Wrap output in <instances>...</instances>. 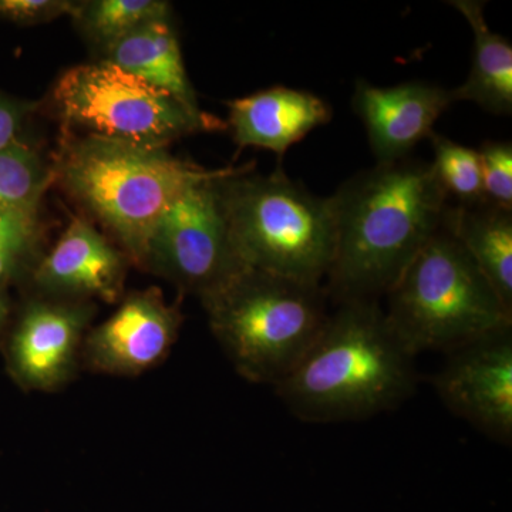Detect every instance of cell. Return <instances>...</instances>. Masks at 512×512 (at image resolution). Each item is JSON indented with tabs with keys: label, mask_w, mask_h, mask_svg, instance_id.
I'll use <instances>...</instances> for the list:
<instances>
[{
	"label": "cell",
	"mask_w": 512,
	"mask_h": 512,
	"mask_svg": "<svg viewBox=\"0 0 512 512\" xmlns=\"http://www.w3.org/2000/svg\"><path fill=\"white\" fill-rule=\"evenodd\" d=\"M329 200L335 252L325 291L336 305L386 296L448 207L431 163L410 157L360 171Z\"/></svg>",
	"instance_id": "1"
},
{
	"label": "cell",
	"mask_w": 512,
	"mask_h": 512,
	"mask_svg": "<svg viewBox=\"0 0 512 512\" xmlns=\"http://www.w3.org/2000/svg\"><path fill=\"white\" fill-rule=\"evenodd\" d=\"M414 359L379 302L340 303L274 389L303 423L372 419L402 406L416 392Z\"/></svg>",
	"instance_id": "2"
},
{
	"label": "cell",
	"mask_w": 512,
	"mask_h": 512,
	"mask_svg": "<svg viewBox=\"0 0 512 512\" xmlns=\"http://www.w3.org/2000/svg\"><path fill=\"white\" fill-rule=\"evenodd\" d=\"M215 171L185 163L167 148L79 134L63 140L53 167L55 181L140 268L164 212L188 187Z\"/></svg>",
	"instance_id": "3"
},
{
	"label": "cell",
	"mask_w": 512,
	"mask_h": 512,
	"mask_svg": "<svg viewBox=\"0 0 512 512\" xmlns=\"http://www.w3.org/2000/svg\"><path fill=\"white\" fill-rule=\"evenodd\" d=\"M232 244L255 271L322 285L335 252V221L328 198L312 194L276 168L255 173L232 167L218 181Z\"/></svg>",
	"instance_id": "4"
},
{
	"label": "cell",
	"mask_w": 512,
	"mask_h": 512,
	"mask_svg": "<svg viewBox=\"0 0 512 512\" xmlns=\"http://www.w3.org/2000/svg\"><path fill=\"white\" fill-rule=\"evenodd\" d=\"M328 298L325 286L247 268L201 302L239 375L275 387L325 325Z\"/></svg>",
	"instance_id": "5"
},
{
	"label": "cell",
	"mask_w": 512,
	"mask_h": 512,
	"mask_svg": "<svg viewBox=\"0 0 512 512\" xmlns=\"http://www.w3.org/2000/svg\"><path fill=\"white\" fill-rule=\"evenodd\" d=\"M386 298V318L414 357L447 353L512 326V312L444 220Z\"/></svg>",
	"instance_id": "6"
},
{
	"label": "cell",
	"mask_w": 512,
	"mask_h": 512,
	"mask_svg": "<svg viewBox=\"0 0 512 512\" xmlns=\"http://www.w3.org/2000/svg\"><path fill=\"white\" fill-rule=\"evenodd\" d=\"M60 120L83 136L167 148L201 131L227 130L211 114H194L170 94L101 59L63 73L53 89Z\"/></svg>",
	"instance_id": "7"
},
{
	"label": "cell",
	"mask_w": 512,
	"mask_h": 512,
	"mask_svg": "<svg viewBox=\"0 0 512 512\" xmlns=\"http://www.w3.org/2000/svg\"><path fill=\"white\" fill-rule=\"evenodd\" d=\"M231 168L192 184L168 207L151 232L141 268L201 299L247 269L232 244L218 188Z\"/></svg>",
	"instance_id": "8"
},
{
	"label": "cell",
	"mask_w": 512,
	"mask_h": 512,
	"mask_svg": "<svg viewBox=\"0 0 512 512\" xmlns=\"http://www.w3.org/2000/svg\"><path fill=\"white\" fill-rule=\"evenodd\" d=\"M92 302L40 296L26 303L6 338L3 355L25 392H57L73 379L82 355Z\"/></svg>",
	"instance_id": "9"
},
{
	"label": "cell",
	"mask_w": 512,
	"mask_h": 512,
	"mask_svg": "<svg viewBox=\"0 0 512 512\" xmlns=\"http://www.w3.org/2000/svg\"><path fill=\"white\" fill-rule=\"evenodd\" d=\"M441 403L488 439L512 443V326L447 352L433 379Z\"/></svg>",
	"instance_id": "10"
},
{
	"label": "cell",
	"mask_w": 512,
	"mask_h": 512,
	"mask_svg": "<svg viewBox=\"0 0 512 512\" xmlns=\"http://www.w3.org/2000/svg\"><path fill=\"white\" fill-rule=\"evenodd\" d=\"M183 316L157 288L130 293L83 340L86 366L103 375L133 377L153 369L177 342Z\"/></svg>",
	"instance_id": "11"
},
{
	"label": "cell",
	"mask_w": 512,
	"mask_h": 512,
	"mask_svg": "<svg viewBox=\"0 0 512 512\" xmlns=\"http://www.w3.org/2000/svg\"><path fill=\"white\" fill-rule=\"evenodd\" d=\"M454 103L453 90L419 80L390 87L359 80L352 99L377 164L409 158L420 141L431 137L434 124Z\"/></svg>",
	"instance_id": "12"
},
{
	"label": "cell",
	"mask_w": 512,
	"mask_h": 512,
	"mask_svg": "<svg viewBox=\"0 0 512 512\" xmlns=\"http://www.w3.org/2000/svg\"><path fill=\"white\" fill-rule=\"evenodd\" d=\"M127 262L92 222L74 217L55 247L36 262L32 279L42 296L116 303L123 298Z\"/></svg>",
	"instance_id": "13"
},
{
	"label": "cell",
	"mask_w": 512,
	"mask_h": 512,
	"mask_svg": "<svg viewBox=\"0 0 512 512\" xmlns=\"http://www.w3.org/2000/svg\"><path fill=\"white\" fill-rule=\"evenodd\" d=\"M227 128L239 147L264 148L278 157L316 128L332 120V107L316 94L291 87L271 89L227 101Z\"/></svg>",
	"instance_id": "14"
},
{
	"label": "cell",
	"mask_w": 512,
	"mask_h": 512,
	"mask_svg": "<svg viewBox=\"0 0 512 512\" xmlns=\"http://www.w3.org/2000/svg\"><path fill=\"white\" fill-rule=\"evenodd\" d=\"M104 60L163 90L187 107L204 114L188 79L180 42L170 19L141 26L103 50Z\"/></svg>",
	"instance_id": "15"
},
{
	"label": "cell",
	"mask_w": 512,
	"mask_h": 512,
	"mask_svg": "<svg viewBox=\"0 0 512 512\" xmlns=\"http://www.w3.org/2000/svg\"><path fill=\"white\" fill-rule=\"evenodd\" d=\"M444 224L512 312V211L488 202L448 205Z\"/></svg>",
	"instance_id": "16"
},
{
	"label": "cell",
	"mask_w": 512,
	"mask_h": 512,
	"mask_svg": "<svg viewBox=\"0 0 512 512\" xmlns=\"http://www.w3.org/2000/svg\"><path fill=\"white\" fill-rule=\"evenodd\" d=\"M450 5L464 16L474 36L473 62L466 82L453 89L454 100L470 101L497 116L512 114V46L493 32L480 0H453Z\"/></svg>",
	"instance_id": "17"
},
{
	"label": "cell",
	"mask_w": 512,
	"mask_h": 512,
	"mask_svg": "<svg viewBox=\"0 0 512 512\" xmlns=\"http://www.w3.org/2000/svg\"><path fill=\"white\" fill-rule=\"evenodd\" d=\"M72 18L83 35L103 52L147 23L170 19V3L164 0H90L76 3Z\"/></svg>",
	"instance_id": "18"
},
{
	"label": "cell",
	"mask_w": 512,
	"mask_h": 512,
	"mask_svg": "<svg viewBox=\"0 0 512 512\" xmlns=\"http://www.w3.org/2000/svg\"><path fill=\"white\" fill-rule=\"evenodd\" d=\"M53 181V167L23 138L0 150V211L39 212Z\"/></svg>",
	"instance_id": "19"
},
{
	"label": "cell",
	"mask_w": 512,
	"mask_h": 512,
	"mask_svg": "<svg viewBox=\"0 0 512 512\" xmlns=\"http://www.w3.org/2000/svg\"><path fill=\"white\" fill-rule=\"evenodd\" d=\"M430 141L434 150L431 167L447 197L456 198L463 207L485 204L478 151L437 133L431 134Z\"/></svg>",
	"instance_id": "20"
},
{
	"label": "cell",
	"mask_w": 512,
	"mask_h": 512,
	"mask_svg": "<svg viewBox=\"0 0 512 512\" xmlns=\"http://www.w3.org/2000/svg\"><path fill=\"white\" fill-rule=\"evenodd\" d=\"M40 234L39 212L0 211V288L33 264Z\"/></svg>",
	"instance_id": "21"
},
{
	"label": "cell",
	"mask_w": 512,
	"mask_h": 512,
	"mask_svg": "<svg viewBox=\"0 0 512 512\" xmlns=\"http://www.w3.org/2000/svg\"><path fill=\"white\" fill-rule=\"evenodd\" d=\"M483 171L485 201L512 211V144L484 141L478 148Z\"/></svg>",
	"instance_id": "22"
},
{
	"label": "cell",
	"mask_w": 512,
	"mask_h": 512,
	"mask_svg": "<svg viewBox=\"0 0 512 512\" xmlns=\"http://www.w3.org/2000/svg\"><path fill=\"white\" fill-rule=\"evenodd\" d=\"M76 2L69 0H0V20L19 26L52 22L60 16H72Z\"/></svg>",
	"instance_id": "23"
},
{
	"label": "cell",
	"mask_w": 512,
	"mask_h": 512,
	"mask_svg": "<svg viewBox=\"0 0 512 512\" xmlns=\"http://www.w3.org/2000/svg\"><path fill=\"white\" fill-rule=\"evenodd\" d=\"M39 104L0 90V150L22 138L23 126Z\"/></svg>",
	"instance_id": "24"
},
{
	"label": "cell",
	"mask_w": 512,
	"mask_h": 512,
	"mask_svg": "<svg viewBox=\"0 0 512 512\" xmlns=\"http://www.w3.org/2000/svg\"><path fill=\"white\" fill-rule=\"evenodd\" d=\"M10 316V303L5 288H0V333L8 325Z\"/></svg>",
	"instance_id": "25"
}]
</instances>
